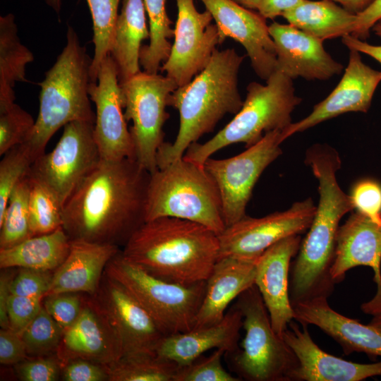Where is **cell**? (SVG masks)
I'll list each match as a JSON object with an SVG mask.
<instances>
[{"instance_id": "8", "label": "cell", "mask_w": 381, "mask_h": 381, "mask_svg": "<svg viewBox=\"0 0 381 381\" xmlns=\"http://www.w3.org/2000/svg\"><path fill=\"white\" fill-rule=\"evenodd\" d=\"M104 272L134 297L166 335L194 327L206 281L182 285L162 280L126 258L121 249L109 260Z\"/></svg>"}, {"instance_id": "36", "label": "cell", "mask_w": 381, "mask_h": 381, "mask_svg": "<svg viewBox=\"0 0 381 381\" xmlns=\"http://www.w3.org/2000/svg\"><path fill=\"white\" fill-rule=\"evenodd\" d=\"M120 1L86 0L92 20L95 46L90 71L92 83L97 82L100 64L109 54Z\"/></svg>"}, {"instance_id": "13", "label": "cell", "mask_w": 381, "mask_h": 381, "mask_svg": "<svg viewBox=\"0 0 381 381\" xmlns=\"http://www.w3.org/2000/svg\"><path fill=\"white\" fill-rule=\"evenodd\" d=\"M316 207L310 198L296 202L282 212L260 218L246 216L218 235L219 259L231 257L256 262L269 247L281 239L309 229Z\"/></svg>"}, {"instance_id": "20", "label": "cell", "mask_w": 381, "mask_h": 381, "mask_svg": "<svg viewBox=\"0 0 381 381\" xmlns=\"http://www.w3.org/2000/svg\"><path fill=\"white\" fill-rule=\"evenodd\" d=\"M301 242L299 234L285 237L265 250L255 264V284L267 309L272 328L281 337L294 319L289 298L290 264Z\"/></svg>"}, {"instance_id": "18", "label": "cell", "mask_w": 381, "mask_h": 381, "mask_svg": "<svg viewBox=\"0 0 381 381\" xmlns=\"http://www.w3.org/2000/svg\"><path fill=\"white\" fill-rule=\"evenodd\" d=\"M200 1L211 13L223 40L230 37L240 43L255 73L266 80L277 66L275 44L266 19L234 0Z\"/></svg>"}, {"instance_id": "7", "label": "cell", "mask_w": 381, "mask_h": 381, "mask_svg": "<svg viewBox=\"0 0 381 381\" xmlns=\"http://www.w3.org/2000/svg\"><path fill=\"white\" fill-rule=\"evenodd\" d=\"M162 217L194 222L217 235L225 229L219 190L204 165L182 157L150 174L145 221Z\"/></svg>"}, {"instance_id": "22", "label": "cell", "mask_w": 381, "mask_h": 381, "mask_svg": "<svg viewBox=\"0 0 381 381\" xmlns=\"http://www.w3.org/2000/svg\"><path fill=\"white\" fill-rule=\"evenodd\" d=\"M291 321L282 337L298 359L291 381H361L381 376V361L362 364L329 354L313 341L307 329Z\"/></svg>"}, {"instance_id": "4", "label": "cell", "mask_w": 381, "mask_h": 381, "mask_svg": "<svg viewBox=\"0 0 381 381\" xmlns=\"http://www.w3.org/2000/svg\"><path fill=\"white\" fill-rule=\"evenodd\" d=\"M245 56L232 48L217 49L205 68L186 85L170 95L169 106L179 113L175 140L164 142L157 154V168L183 157L200 138L212 132L227 114H236L243 101L238 87V75Z\"/></svg>"}, {"instance_id": "25", "label": "cell", "mask_w": 381, "mask_h": 381, "mask_svg": "<svg viewBox=\"0 0 381 381\" xmlns=\"http://www.w3.org/2000/svg\"><path fill=\"white\" fill-rule=\"evenodd\" d=\"M242 327L243 314L235 303L214 325L164 337L155 352L179 366L190 363L213 349L232 353L238 348Z\"/></svg>"}, {"instance_id": "30", "label": "cell", "mask_w": 381, "mask_h": 381, "mask_svg": "<svg viewBox=\"0 0 381 381\" xmlns=\"http://www.w3.org/2000/svg\"><path fill=\"white\" fill-rule=\"evenodd\" d=\"M282 16L289 24L322 41L351 35L356 18L330 0H304Z\"/></svg>"}, {"instance_id": "38", "label": "cell", "mask_w": 381, "mask_h": 381, "mask_svg": "<svg viewBox=\"0 0 381 381\" xmlns=\"http://www.w3.org/2000/svg\"><path fill=\"white\" fill-rule=\"evenodd\" d=\"M2 156L0 162V217L4 214L11 193L28 174L37 159L27 143L12 147Z\"/></svg>"}, {"instance_id": "14", "label": "cell", "mask_w": 381, "mask_h": 381, "mask_svg": "<svg viewBox=\"0 0 381 381\" xmlns=\"http://www.w3.org/2000/svg\"><path fill=\"white\" fill-rule=\"evenodd\" d=\"M175 1L178 13L174 42L160 70L179 87L205 68L217 45L224 40L216 24H212L213 18L208 11L199 12L194 0Z\"/></svg>"}, {"instance_id": "16", "label": "cell", "mask_w": 381, "mask_h": 381, "mask_svg": "<svg viewBox=\"0 0 381 381\" xmlns=\"http://www.w3.org/2000/svg\"><path fill=\"white\" fill-rule=\"evenodd\" d=\"M92 296L116 334L122 356L156 353L158 344L167 335L122 285L104 272Z\"/></svg>"}, {"instance_id": "21", "label": "cell", "mask_w": 381, "mask_h": 381, "mask_svg": "<svg viewBox=\"0 0 381 381\" xmlns=\"http://www.w3.org/2000/svg\"><path fill=\"white\" fill-rule=\"evenodd\" d=\"M277 54L276 69L290 78L325 80L343 70L325 49L322 40L290 25H269Z\"/></svg>"}, {"instance_id": "40", "label": "cell", "mask_w": 381, "mask_h": 381, "mask_svg": "<svg viewBox=\"0 0 381 381\" xmlns=\"http://www.w3.org/2000/svg\"><path fill=\"white\" fill-rule=\"evenodd\" d=\"M226 353L224 349H216L207 356H200L188 364L179 366L174 381H239L238 377L227 372L222 364Z\"/></svg>"}, {"instance_id": "46", "label": "cell", "mask_w": 381, "mask_h": 381, "mask_svg": "<svg viewBox=\"0 0 381 381\" xmlns=\"http://www.w3.org/2000/svg\"><path fill=\"white\" fill-rule=\"evenodd\" d=\"M61 377L66 381L109 380L104 365L83 359L72 360L64 365Z\"/></svg>"}, {"instance_id": "1", "label": "cell", "mask_w": 381, "mask_h": 381, "mask_svg": "<svg viewBox=\"0 0 381 381\" xmlns=\"http://www.w3.org/2000/svg\"><path fill=\"white\" fill-rule=\"evenodd\" d=\"M150 177L134 159H100L63 206L71 241L123 247L145 222Z\"/></svg>"}, {"instance_id": "39", "label": "cell", "mask_w": 381, "mask_h": 381, "mask_svg": "<svg viewBox=\"0 0 381 381\" xmlns=\"http://www.w3.org/2000/svg\"><path fill=\"white\" fill-rule=\"evenodd\" d=\"M35 124L33 117L16 103L0 112V155L25 143Z\"/></svg>"}, {"instance_id": "11", "label": "cell", "mask_w": 381, "mask_h": 381, "mask_svg": "<svg viewBox=\"0 0 381 381\" xmlns=\"http://www.w3.org/2000/svg\"><path fill=\"white\" fill-rule=\"evenodd\" d=\"M284 129L264 135L243 152L226 159L209 157L204 167L219 190L226 227L246 216L247 204L263 171L281 154Z\"/></svg>"}, {"instance_id": "27", "label": "cell", "mask_w": 381, "mask_h": 381, "mask_svg": "<svg viewBox=\"0 0 381 381\" xmlns=\"http://www.w3.org/2000/svg\"><path fill=\"white\" fill-rule=\"evenodd\" d=\"M255 264L231 257L218 259L206 281L205 293L193 329L211 326L222 320L231 302L255 284Z\"/></svg>"}, {"instance_id": "9", "label": "cell", "mask_w": 381, "mask_h": 381, "mask_svg": "<svg viewBox=\"0 0 381 381\" xmlns=\"http://www.w3.org/2000/svg\"><path fill=\"white\" fill-rule=\"evenodd\" d=\"M245 336L231 355V365L241 380L291 381L298 359L283 337L274 331L261 294L253 284L237 298Z\"/></svg>"}, {"instance_id": "50", "label": "cell", "mask_w": 381, "mask_h": 381, "mask_svg": "<svg viewBox=\"0 0 381 381\" xmlns=\"http://www.w3.org/2000/svg\"><path fill=\"white\" fill-rule=\"evenodd\" d=\"M304 0H262L258 12L265 19H274L300 5Z\"/></svg>"}, {"instance_id": "47", "label": "cell", "mask_w": 381, "mask_h": 381, "mask_svg": "<svg viewBox=\"0 0 381 381\" xmlns=\"http://www.w3.org/2000/svg\"><path fill=\"white\" fill-rule=\"evenodd\" d=\"M28 358L21 335L9 328L0 330V363L16 365Z\"/></svg>"}, {"instance_id": "52", "label": "cell", "mask_w": 381, "mask_h": 381, "mask_svg": "<svg viewBox=\"0 0 381 381\" xmlns=\"http://www.w3.org/2000/svg\"><path fill=\"white\" fill-rule=\"evenodd\" d=\"M339 4L346 10L353 14H358L363 11L373 0H330Z\"/></svg>"}, {"instance_id": "35", "label": "cell", "mask_w": 381, "mask_h": 381, "mask_svg": "<svg viewBox=\"0 0 381 381\" xmlns=\"http://www.w3.org/2000/svg\"><path fill=\"white\" fill-rule=\"evenodd\" d=\"M28 179L31 236L48 234L62 226L61 204L52 192L30 172Z\"/></svg>"}, {"instance_id": "10", "label": "cell", "mask_w": 381, "mask_h": 381, "mask_svg": "<svg viewBox=\"0 0 381 381\" xmlns=\"http://www.w3.org/2000/svg\"><path fill=\"white\" fill-rule=\"evenodd\" d=\"M124 98V116L132 121L135 160L150 174L156 171L157 154L164 142L163 127L169 114L166 111L176 83L158 73L140 71L120 83Z\"/></svg>"}, {"instance_id": "2", "label": "cell", "mask_w": 381, "mask_h": 381, "mask_svg": "<svg viewBox=\"0 0 381 381\" xmlns=\"http://www.w3.org/2000/svg\"><path fill=\"white\" fill-rule=\"evenodd\" d=\"M308 164L319 182L320 199L309 231L290 267L289 298L292 306L316 298H328L334 290L331 267L341 217L353 210L350 196L341 189L336 172L338 152L316 145L306 152Z\"/></svg>"}, {"instance_id": "53", "label": "cell", "mask_w": 381, "mask_h": 381, "mask_svg": "<svg viewBox=\"0 0 381 381\" xmlns=\"http://www.w3.org/2000/svg\"><path fill=\"white\" fill-rule=\"evenodd\" d=\"M234 1L246 8L253 10V11H258L262 0H234Z\"/></svg>"}, {"instance_id": "17", "label": "cell", "mask_w": 381, "mask_h": 381, "mask_svg": "<svg viewBox=\"0 0 381 381\" xmlns=\"http://www.w3.org/2000/svg\"><path fill=\"white\" fill-rule=\"evenodd\" d=\"M360 265L374 271L377 293L361 306L364 313L373 316L381 312V217L356 211L338 229L330 272L333 282H341L349 270Z\"/></svg>"}, {"instance_id": "55", "label": "cell", "mask_w": 381, "mask_h": 381, "mask_svg": "<svg viewBox=\"0 0 381 381\" xmlns=\"http://www.w3.org/2000/svg\"><path fill=\"white\" fill-rule=\"evenodd\" d=\"M44 1L56 13L60 12L61 0H44Z\"/></svg>"}, {"instance_id": "32", "label": "cell", "mask_w": 381, "mask_h": 381, "mask_svg": "<svg viewBox=\"0 0 381 381\" xmlns=\"http://www.w3.org/2000/svg\"><path fill=\"white\" fill-rule=\"evenodd\" d=\"M104 365L109 381H174L179 366L156 353L126 354Z\"/></svg>"}, {"instance_id": "23", "label": "cell", "mask_w": 381, "mask_h": 381, "mask_svg": "<svg viewBox=\"0 0 381 381\" xmlns=\"http://www.w3.org/2000/svg\"><path fill=\"white\" fill-rule=\"evenodd\" d=\"M56 356L62 366L75 359L107 365L122 356L119 339L92 296L84 294L82 311L64 330Z\"/></svg>"}, {"instance_id": "6", "label": "cell", "mask_w": 381, "mask_h": 381, "mask_svg": "<svg viewBox=\"0 0 381 381\" xmlns=\"http://www.w3.org/2000/svg\"><path fill=\"white\" fill-rule=\"evenodd\" d=\"M292 80L275 69L265 85L249 83L246 99L235 116L209 140L192 144L183 157L203 166L209 157L226 146L243 143L247 148L265 133L286 128L292 123V111L301 102L295 95Z\"/></svg>"}, {"instance_id": "26", "label": "cell", "mask_w": 381, "mask_h": 381, "mask_svg": "<svg viewBox=\"0 0 381 381\" xmlns=\"http://www.w3.org/2000/svg\"><path fill=\"white\" fill-rule=\"evenodd\" d=\"M120 250L114 245L71 241L66 258L53 272L47 295L72 292L93 296L108 262Z\"/></svg>"}, {"instance_id": "42", "label": "cell", "mask_w": 381, "mask_h": 381, "mask_svg": "<svg viewBox=\"0 0 381 381\" xmlns=\"http://www.w3.org/2000/svg\"><path fill=\"white\" fill-rule=\"evenodd\" d=\"M10 285L11 294L44 298L50 289L53 271L18 268Z\"/></svg>"}, {"instance_id": "15", "label": "cell", "mask_w": 381, "mask_h": 381, "mask_svg": "<svg viewBox=\"0 0 381 381\" xmlns=\"http://www.w3.org/2000/svg\"><path fill=\"white\" fill-rule=\"evenodd\" d=\"M96 107L94 137L102 160L134 159L135 149L124 116V98L115 62L109 54L101 63L96 83L89 87Z\"/></svg>"}, {"instance_id": "54", "label": "cell", "mask_w": 381, "mask_h": 381, "mask_svg": "<svg viewBox=\"0 0 381 381\" xmlns=\"http://www.w3.org/2000/svg\"><path fill=\"white\" fill-rule=\"evenodd\" d=\"M368 325L381 332V312L374 315Z\"/></svg>"}, {"instance_id": "48", "label": "cell", "mask_w": 381, "mask_h": 381, "mask_svg": "<svg viewBox=\"0 0 381 381\" xmlns=\"http://www.w3.org/2000/svg\"><path fill=\"white\" fill-rule=\"evenodd\" d=\"M381 19V0L373 1L361 12L356 14L353 30L351 35L364 40L370 35L374 24Z\"/></svg>"}, {"instance_id": "43", "label": "cell", "mask_w": 381, "mask_h": 381, "mask_svg": "<svg viewBox=\"0 0 381 381\" xmlns=\"http://www.w3.org/2000/svg\"><path fill=\"white\" fill-rule=\"evenodd\" d=\"M62 364L55 355L25 358L16 364V373L23 381H55L61 375Z\"/></svg>"}, {"instance_id": "45", "label": "cell", "mask_w": 381, "mask_h": 381, "mask_svg": "<svg viewBox=\"0 0 381 381\" xmlns=\"http://www.w3.org/2000/svg\"><path fill=\"white\" fill-rule=\"evenodd\" d=\"M349 196L356 211L373 217H381V186L377 182L360 181L353 186Z\"/></svg>"}, {"instance_id": "5", "label": "cell", "mask_w": 381, "mask_h": 381, "mask_svg": "<svg viewBox=\"0 0 381 381\" xmlns=\"http://www.w3.org/2000/svg\"><path fill=\"white\" fill-rule=\"evenodd\" d=\"M92 59L71 26L66 43L40 82V109L34 128L25 142L37 158L56 132L75 121L95 123L89 95Z\"/></svg>"}, {"instance_id": "49", "label": "cell", "mask_w": 381, "mask_h": 381, "mask_svg": "<svg viewBox=\"0 0 381 381\" xmlns=\"http://www.w3.org/2000/svg\"><path fill=\"white\" fill-rule=\"evenodd\" d=\"M371 30L381 38V19L374 24ZM342 42L349 50L367 54L381 64V45L370 44L351 35L342 37Z\"/></svg>"}, {"instance_id": "24", "label": "cell", "mask_w": 381, "mask_h": 381, "mask_svg": "<svg viewBox=\"0 0 381 381\" xmlns=\"http://www.w3.org/2000/svg\"><path fill=\"white\" fill-rule=\"evenodd\" d=\"M294 319L301 325H314L334 339L345 354L363 352L381 356V332L333 310L327 298H316L293 306Z\"/></svg>"}, {"instance_id": "12", "label": "cell", "mask_w": 381, "mask_h": 381, "mask_svg": "<svg viewBox=\"0 0 381 381\" xmlns=\"http://www.w3.org/2000/svg\"><path fill=\"white\" fill-rule=\"evenodd\" d=\"M94 124L75 121L65 125L54 148L41 155L30 169V173L52 192L62 206L101 159Z\"/></svg>"}, {"instance_id": "33", "label": "cell", "mask_w": 381, "mask_h": 381, "mask_svg": "<svg viewBox=\"0 0 381 381\" xmlns=\"http://www.w3.org/2000/svg\"><path fill=\"white\" fill-rule=\"evenodd\" d=\"M149 19L150 43L141 47L140 64L144 71L158 73L160 65L168 59L174 35V29L166 11V0H143Z\"/></svg>"}, {"instance_id": "37", "label": "cell", "mask_w": 381, "mask_h": 381, "mask_svg": "<svg viewBox=\"0 0 381 381\" xmlns=\"http://www.w3.org/2000/svg\"><path fill=\"white\" fill-rule=\"evenodd\" d=\"M64 330L42 306L37 316L21 333L28 356L56 354Z\"/></svg>"}, {"instance_id": "3", "label": "cell", "mask_w": 381, "mask_h": 381, "mask_svg": "<svg viewBox=\"0 0 381 381\" xmlns=\"http://www.w3.org/2000/svg\"><path fill=\"white\" fill-rule=\"evenodd\" d=\"M121 252L155 277L190 285L207 281L219 259V241L202 224L162 217L141 224Z\"/></svg>"}, {"instance_id": "41", "label": "cell", "mask_w": 381, "mask_h": 381, "mask_svg": "<svg viewBox=\"0 0 381 381\" xmlns=\"http://www.w3.org/2000/svg\"><path fill=\"white\" fill-rule=\"evenodd\" d=\"M83 302V294L66 292L47 295L42 300V306L65 330L79 317Z\"/></svg>"}, {"instance_id": "19", "label": "cell", "mask_w": 381, "mask_h": 381, "mask_svg": "<svg viewBox=\"0 0 381 381\" xmlns=\"http://www.w3.org/2000/svg\"><path fill=\"white\" fill-rule=\"evenodd\" d=\"M360 54L350 49L347 66L337 85L325 99L314 106L310 114L283 130L285 140L341 114L368 111L381 82V71L365 64Z\"/></svg>"}, {"instance_id": "44", "label": "cell", "mask_w": 381, "mask_h": 381, "mask_svg": "<svg viewBox=\"0 0 381 381\" xmlns=\"http://www.w3.org/2000/svg\"><path fill=\"white\" fill-rule=\"evenodd\" d=\"M42 298L11 294L7 305L8 328L21 334L42 306Z\"/></svg>"}, {"instance_id": "29", "label": "cell", "mask_w": 381, "mask_h": 381, "mask_svg": "<svg viewBox=\"0 0 381 381\" xmlns=\"http://www.w3.org/2000/svg\"><path fill=\"white\" fill-rule=\"evenodd\" d=\"M71 241L62 228L0 248V267L54 271L66 258Z\"/></svg>"}, {"instance_id": "31", "label": "cell", "mask_w": 381, "mask_h": 381, "mask_svg": "<svg viewBox=\"0 0 381 381\" xmlns=\"http://www.w3.org/2000/svg\"><path fill=\"white\" fill-rule=\"evenodd\" d=\"M34 60L32 52L20 40L12 13L0 16V112L15 103L13 87L24 82L27 65Z\"/></svg>"}, {"instance_id": "34", "label": "cell", "mask_w": 381, "mask_h": 381, "mask_svg": "<svg viewBox=\"0 0 381 381\" xmlns=\"http://www.w3.org/2000/svg\"><path fill=\"white\" fill-rule=\"evenodd\" d=\"M28 174L10 195L0 217V248L15 246L31 236L29 219Z\"/></svg>"}, {"instance_id": "28", "label": "cell", "mask_w": 381, "mask_h": 381, "mask_svg": "<svg viewBox=\"0 0 381 381\" xmlns=\"http://www.w3.org/2000/svg\"><path fill=\"white\" fill-rule=\"evenodd\" d=\"M149 37L143 0H123L109 52L117 68L119 83L140 72L141 42Z\"/></svg>"}, {"instance_id": "51", "label": "cell", "mask_w": 381, "mask_h": 381, "mask_svg": "<svg viewBox=\"0 0 381 381\" xmlns=\"http://www.w3.org/2000/svg\"><path fill=\"white\" fill-rule=\"evenodd\" d=\"M0 277V325L1 328H8L7 305L11 294L10 285L15 275L11 268L1 269Z\"/></svg>"}]
</instances>
